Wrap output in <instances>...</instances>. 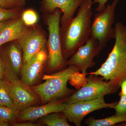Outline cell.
I'll return each instance as SVG.
<instances>
[{"mask_svg": "<svg viewBox=\"0 0 126 126\" xmlns=\"http://www.w3.org/2000/svg\"><path fill=\"white\" fill-rule=\"evenodd\" d=\"M93 0H84L78 10L77 16L69 23L60 29L63 55L70 58L90 38L92 6Z\"/></svg>", "mask_w": 126, "mask_h": 126, "instance_id": "cell-1", "label": "cell"}, {"mask_svg": "<svg viewBox=\"0 0 126 126\" xmlns=\"http://www.w3.org/2000/svg\"><path fill=\"white\" fill-rule=\"evenodd\" d=\"M115 44L107 59L98 69L89 74L100 76L109 81L117 90L126 77V25L121 22L115 25Z\"/></svg>", "mask_w": 126, "mask_h": 126, "instance_id": "cell-2", "label": "cell"}, {"mask_svg": "<svg viewBox=\"0 0 126 126\" xmlns=\"http://www.w3.org/2000/svg\"><path fill=\"white\" fill-rule=\"evenodd\" d=\"M79 71L76 66L70 65L59 72L45 75L43 79L45 82L32 89L45 103L65 98L75 92L68 88L67 84L71 75Z\"/></svg>", "mask_w": 126, "mask_h": 126, "instance_id": "cell-3", "label": "cell"}, {"mask_svg": "<svg viewBox=\"0 0 126 126\" xmlns=\"http://www.w3.org/2000/svg\"><path fill=\"white\" fill-rule=\"evenodd\" d=\"M62 13L61 10L57 9L52 14L45 15L48 31L47 43V69L49 71L59 70L66 65L67 60L63 55L60 33V23Z\"/></svg>", "mask_w": 126, "mask_h": 126, "instance_id": "cell-4", "label": "cell"}, {"mask_svg": "<svg viewBox=\"0 0 126 126\" xmlns=\"http://www.w3.org/2000/svg\"><path fill=\"white\" fill-rule=\"evenodd\" d=\"M119 0H114L111 4L106 6L104 10L94 15L91 25L90 37L97 40L101 50L109 41L115 39L116 32L112 25L115 22V10Z\"/></svg>", "mask_w": 126, "mask_h": 126, "instance_id": "cell-5", "label": "cell"}, {"mask_svg": "<svg viewBox=\"0 0 126 126\" xmlns=\"http://www.w3.org/2000/svg\"><path fill=\"white\" fill-rule=\"evenodd\" d=\"M89 75L84 86L75 91L70 96L64 98L65 103L93 100L117 92L113 88L110 81H104L101 77Z\"/></svg>", "mask_w": 126, "mask_h": 126, "instance_id": "cell-6", "label": "cell"}, {"mask_svg": "<svg viewBox=\"0 0 126 126\" xmlns=\"http://www.w3.org/2000/svg\"><path fill=\"white\" fill-rule=\"evenodd\" d=\"M23 53V64L47 46V35L40 25L29 26L17 40Z\"/></svg>", "mask_w": 126, "mask_h": 126, "instance_id": "cell-7", "label": "cell"}, {"mask_svg": "<svg viewBox=\"0 0 126 126\" xmlns=\"http://www.w3.org/2000/svg\"><path fill=\"white\" fill-rule=\"evenodd\" d=\"M117 103H106L104 96H102L93 100L66 104L62 112L70 122L80 126L83 118L89 113L102 109L112 108Z\"/></svg>", "mask_w": 126, "mask_h": 126, "instance_id": "cell-8", "label": "cell"}, {"mask_svg": "<svg viewBox=\"0 0 126 126\" xmlns=\"http://www.w3.org/2000/svg\"><path fill=\"white\" fill-rule=\"evenodd\" d=\"M9 82L11 97L14 106L19 112L38 102L39 96L19 79L18 76L5 79Z\"/></svg>", "mask_w": 126, "mask_h": 126, "instance_id": "cell-9", "label": "cell"}, {"mask_svg": "<svg viewBox=\"0 0 126 126\" xmlns=\"http://www.w3.org/2000/svg\"><path fill=\"white\" fill-rule=\"evenodd\" d=\"M101 51L97 40L90 37L86 43L79 47L68 60H67L65 64L76 66L83 74L85 75L88 69L96 64L94 58Z\"/></svg>", "mask_w": 126, "mask_h": 126, "instance_id": "cell-10", "label": "cell"}, {"mask_svg": "<svg viewBox=\"0 0 126 126\" xmlns=\"http://www.w3.org/2000/svg\"><path fill=\"white\" fill-rule=\"evenodd\" d=\"M47 46L23 64L21 80L27 86H32L38 81L48 60Z\"/></svg>", "mask_w": 126, "mask_h": 126, "instance_id": "cell-11", "label": "cell"}, {"mask_svg": "<svg viewBox=\"0 0 126 126\" xmlns=\"http://www.w3.org/2000/svg\"><path fill=\"white\" fill-rule=\"evenodd\" d=\"M0 56L5 67V79L18 76L23 66V58L22 49L17 40L12 41V43L0 53Z\"/></svg>", "mask_w": 126, "mask_h": 126, "instance_id": "cell-12", "label": "cell"}, {"mask_svg": "<svg viewBox=\"0 0 126 126\" xmlns=\"http://www.w3.org/2000/svg\"><path fill=\"white\" fill-rule=\"evenodd\" d=\"M84 0H42L41 7L45 14H51L56 9L61 10V26H64L73 18L75 13Z\"/></svg>", "mask_w": 126, "mask_h": 126, "instance_id": "cell-13", "label": "cell"}, {"mask_svg": "<svg viewBox=\"0 0 126 126\" xmlns=\"http://www.w3.org/2000/svg\"><path fill=\"white\" fill-rule=\"evenodd\" d=\"M66 105L63 98L51 101L43 106H30L20 112L18 119L19 122L35 121L52 113L62 112Z\"/></svg>", "mask_w": 126, "mask_h": 126, "instance_id": "cell-14", "label": "cell"}, {"mask_svg": "<svg viewBox=\"0 0 126 126\" xmlns=\"http://www.w3.org/2000/svg\"><path fill=\"white\" fill-rule=\"evenodd\" d=\"M29 27L24 23L21 16L12 20L0 33V47L6 43L19 39Z\"/></svg>", "mask_w": 126, "mask_h": 126, "instance_id": "cell-15", "label": "cell"}, {"mask_svg": "<svg viewBox=\"0 0 126 126\" xmlns=\"http://www.w3.org/2000/svg\"><path fill=\"white\" fill-rule=\"evenodd\" d=\"M126 122V115L122 116L113 115L101 119H95L93 117L88 118L86 123L90 126H111L122 123Z\"/></svg>", "mask_w": 126, "mask_h": 126, "instance_id": "cell-16", "label": "cell"}, {"mask_svg": "<svg viewBox=\"0 0 126 126\" xmlns=\"http://www.w3.org/2000/svg\"><path fill=\"white\" fill-rule=\"evenodd\" d=\"M60 112H53L48 114L40 118L42 123L49 126H69L67 118Z\"/></svg>", "mask_w": 126, "mask_h": 126, "instance_id": "cell-17", "label": "cell"}, {"mask_svg": "<svg viewBox=\"0 0 126 126\" xmlns=\"http://www.w3.org/2000/svg\"><path fill=\"white\" fill-rule=\"evenodd\" d=\"M0 105L16 108L11 97L9 82L5 79H0Z\"/></svg>", "mask_w": 126, "mask_h": 126, "instance_id": "cell-18", "label": "cell"}, {"mask_svg": "<svg viewBox=\"0 0 126 126\" xmlns=\"http://www.w3.org/2000/svg\"><path fill=\"white\" fill-rule=\"evenodd\" d=\"M19 115L16 108L0 105V122H13L18 119Z\"/></svg>", "mask_w": 126, "mask_h": 126, "instance_id": "cell-19", "label": "cell"}, {"mask_svg": "<svg viewBox=\"0 0 126 126\" xmlns=\"http://www.w3.org/2000/svg\"><path fill=\"white\" fill-rule=\"evenodd\" d=\"M24 10V7L7 9L0 7V23L20 17Z\"/></svg>", "mask_w": 126, "mask_h": 126, "instance_id": "cell-20", "label": "cell"}, {"mask_svg": "<svg viewBox=\"0 0 126 126\" xmlns=\"http://www.w3.org/2000/svg\"><path fill=\"white\" fill-rule=\"evenodd\" d=\"M21 17L24 23L28 26H31L36 24L38 20V15L33 9L24 10Z\"/></svg>", "mask_w": 126, "mask_h": 126, "instance_id": "cell-21", "label": "cell"}, {"mask_svg": "<svg viewBox=\"0 0 126 126\" xmlns=\"http://www.w3.org/2000/svg\"><path fill=\"white\" fill-rule=\"evenodd\" d=\"M26 2V0H0V7L7 9L24 7Z\"/></svg>", "mask_w": 126, "mask_h": 126, "instance_id": "cell-22", "label": "cell"}, {"mask_svg": "<svg viewBox=\"0 0 126 126\" xmlns=\"http://www.w3.org/2000/svg\"><path fill=\"white\" fill-rule=\"evenodd\" d=\"M120 99L117 103L112 107L115 110V115L122 116L126 115V96L119 95Z\"/></svg>", "mask_w": 126, "mask_h": 126, "instance_id": "cell-23", "label": "cell"}, {"mask_svg": "<svg viewBox=\"0 0 126 126\" xmlns=\"http://www.w3.org/2000/svg\"><path fill=\"white\" fill-rule=\"evenodd\" d=\"M109 0H93V3H98V5L95 11L98 12L103 11L106 8V4Z\"/></svg>", "mask_w": 126, "mask_h": 126, "instance_id": "cell-24", "label": "cell"}, {"mask_svg": "<svg viewBox=\"0 0 126 126\" xmlns=\"http://www.w3.org/2000/svg\"><path fill=\"white\" fill-rule=\"evenodd\" d=\"M12 126H40L41 124L31 122V121H23L19 122L13 123Z\"/></svg>", "mask_w": 126, "mask_h": 126, "instance_id": "cell-25", "label": "cell"}, {"mask_svg": "<svg viewBox=\"0 0 126 126\" xmlns=\"http://www.w3.org/2000/svg\"><path fill=\"white\" fill-rule=\"evenodd\" d=\"M121 88V91L119 93V95H126V77L123 79L120 85Z\"/></svg>", "mask_w": 126, "mask_h": 126, "instance_id": "cell-26", "label": "cell"}, {"mask_svg": "<svg viewBox=\"0 0 126 126\" xmlns=\"http://www.w3.org/2000/svg\"><path fill=\"white\" fill-rule=\"evenodd\" d=\"M5 67L4 61L0 56V79L4 78Z\"/></svg>", "mask_w": 126, "mask_h": 126, "instance_id": "cell-27", "label": "cell"}, {"mask_svg": "<svg viewBox=\"0 0 126 126\" xmlns=\"http://www.w3.org/2000/svg\"><path fill=\"white\" fill-rule=\"evenodd\" d=\"M11 20H10L5 21L2 23H0V33L2 31V30L4 29L5 27H6V26L10 23Z\"/></svg>", "mask_w": 126, "mask_h": 126, "instance_id": "cell-28", "label": "cell"}, {"mask_svg": "<svg viewBox=\"0 0 126 126\" xmlns=\"http://www.w3.org/2000/svg\"><path fill=\"white\" fill-rule=\"evenodd\" d=\"M9 126V124L7 122H0V126Z\"/></svg>", "mask_w": 126, "mask_h": 126, "instance_id": "cell-29", "label": "cell"}, {"mask_svg": "<svg viewBox=\"0 0 126 126\" xmlns=\"http://www.w3.org/2000/svg\"><path fill=\"white\" fill-rule=\"evenodd\" d=\"M117 126H126V122L122 123H119L117 124Z\"/></svg>", "mask_w": 126, "mask_h": 126, "instance_id": "cell-30", "label": "cell"}]
</instances>
